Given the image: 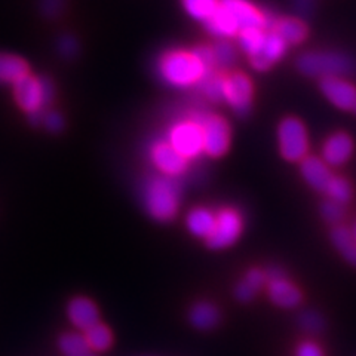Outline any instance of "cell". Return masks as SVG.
<instances>
[{
    "label": "cell",
    "instance_id": "obj_1",
    "mask_svg": "<svg viewBox=\"0 0 356 356\" xmlns=\"http://www.w3.org/2000/svg\"><path fill=\"white\" fill-rule=\"evenodd\" d=\"M207 72V67L193 51H168L158 61L159 77L174 88H191L197 85Z\"/></svg>",
    "mask_w": 356,
    "mask_h": 356
},
{
    "label": "cell",
    "instance_id": "obj_2",
    "mask_svg": "<svg viewBox=\"0 0 356 356\" xmlns=\"http://www.w3.org/2000/svg\"><path fill=\"white\" fill-rule=\"evenodd\" d=\"M180 184L172 177H150L144 184L143 199L147 213L158 221L174 218L180 204Z\"/></svg>",
    "mask_w": 356,
    "mask_h": 356
},
{
    "label": "cell",
    "instance_id": "obj_3",
    "mask_svg": "<svg viewBox=\"0 0 356 356\" xmlns=\"http://www.w3.org/2000/svg\"><path fill=\"white\" fill-rule=\"evenodd\" d=\"M298 70L314 77H341L353 70V61L339 52H306L297 61Z\"/></svg>",
    "mask_w": 356,
    "mask_h": 356
},
{
    "label": "cell",
    "instance_id": "obj_4",
    "mask_svg": "<svg viewBox=\"0 0 356 356\" xmlns=\"http://www.w3.org/2000/svg\"><path fill=\"white\" fill-rule=\"evenodd\" d=\"M18 106L30 115L40 113L54 98V86L44 77L27 74L14 85Z\"/></svg>",
    "mask_w": 356,
    "mask_h": 356
},
{
    "label": "cell",
    "instance_id": "obj_5",
    "mask_svg": "<svg viewBox=\"0 0 356 356\" xmlns=\"http://www.w3.org/2000/svg\"><path fill=\"white\" fill-rule=\"evenodd\" d=\"M166 141L187 161L197 158L204 152L202 128L197 119L178 120L170 128Z\"/></svg>",
    "mask_w": 356,
    "mask_h": 356
},
{
    "label": "cell",
    "instance_id": "obj_6",
    "mask_svg": "<svg viewBox=\"0 0 356 356\" xmlns=\"http://www.w3.org/2000/svg\"><path fill=\"white\" fill-rule=\"evenodd\" d=\"M281 154L289 162L303 161L309 150L306 127L296 118H286L277 128Z\"/></svg>",
    "mask_w": 356,
    "mask_h": 356
},
{
    "label": "cell",
    "instance_id": "obj_7",
    "mask_svg": "<svg viewBox=\"0 0 356 356\" xmlns=\"http://www.w3.org/2000/svg\"><path fill=\"white\" fill-rule=\"evenodd\" d=\"M202 128L204 152L213 158H220L229 149L230 128L227 122L216 115H207L197 119Z\"/></svg>",
    "mask_w": 356,
    "mask_h": 356
},
{
    "label": "cell",
    "instance_id": "obj_8",
    "mask_svg": "<svg viewBox=\"0 0 356 356\" xmlns=\"http://www.w3.org/2000/svg\"><path fill=\"white\" fill-rule=\"evenodd\" d=\"M222 99L232 107L235 113L247 115L252 103V83L243 73H232L225 76Z\"/></svg>",
    "mask_w": 356,
    "mask_h": 356
},
{
    "label": "cell",
    "instance_id": "obj_9",
    "mask_svg": "<svg viewBox=\"0 0 356 356\" xmlns=\"http://www.w3.org/2000/svg\"><path fill=\"white\" fill-rule=\"evenodd\" d=\"M267 291L272 302L282 309H294L302 305L303 294L300 289L286 280V275L281 269H273L266 273Z\"/></svg>",
    "mask_w": 356,
    "mask_h": 356
},
{
    "label": "cell",
    "instance_id": "obj_10",
    "mask_svg": "<svg viewBox=\"0 0 356 356\" xmlns=\"http://www.w3.org/2000/svg\"><path fill=\"white\" fill-rule=\"evenodd\" d=\"M241 229L242 221L236 211L222 209L216 216V226L207 238V245L211 250H225L236 242Z\"/></svg>",
    "mask_w": 356,
    "mask_h": 356
},
{
    "label": "cell",
    "instance_id": "obj_11",
    "mask_svg": "<svg viewBox=\"0 0 356 356\" xmlns=\"http://www.w3.org/2000/svg\"><path fill=\"white\" fill-rule=\"evenodd\" d=\"M149 156L156 168L166 177L174 178L187 170V159L166 140H156L149 149Z\"/></svg>",
    "mask_w": 356,
    "mask_h": 356
},
{
    "label": "cell",
    "instance_id": "obj_12",
    "mask_svg": "<svg viewBox=\"0 0 356 356\" xmlns=\"http://www.w3.org/2000/svg\"><path fill=\"white\" fill-rule=\"evenodd\" d=\"M220 6L235 18L241 30L243 29H264V13L255 8L250 0H220Z\"/></svg>",
    "mask_w": 356,
    "mask_h": 356
},
{
    "label": "cell",
    "instance_id": "obj_13",
    "mask_svg": "<svg viewBox=\"0 0 356 356\" xmlns=\"http://www.w3.org/2000/svg\"><path fill=\"white\" fill-rule=\"evenodd\" d=\"M321 91L330 102L341 110H353L356 88L341 77H325L321 81Z\"/></svg>",
    "mask_w": 356,
    "mask_h": 356
},
{
    "label": "cell",
    "instance_id": "obj_14",
    "mask_svg": "<svg viewBox=\"0 0 356 356\" xmlns=\"http://www.w3.org/2000/svg\"><path fill=\"white\" fill-rule=\"evenodd\" d=\"M285 51H286V43L277 36L275 31L267 30L260 49L257 51V54L252 55L250 61L254 69L263 72L269 69V67L273 65L277 60H281Z\"/></svg>",
    "mask_w": 356,
    "mask_h": 356
},
{
    "label": "cell",
    "instance_id": "obj_15",
    "mask_svg": "<svg viewBox=\"0 0 356 356\" xmlns=\"http://www.w3.org/2000/svg\"><path fill=\"white\" fill-rule=\"evenodd\" d=\"M353 153V141L344 132L330 136L322 146V161L328 166H341L346 163Z\"/></svg>",
    "mask_w": 356,
    "mask_h": 356
},
{
    "label": "cell",
    "instance_id": "obj_16",
    "mask_svg": "<svg viewBox=\"0 0 356 356\" xmlns=\"http://www.w3.org/2000/svg\"><path fill=\"white\" fill-rule=\"evenodd\" d=\"M300 172H302L305 181L319 192H325L327 186L334 177L330 171V166L318 156H306L300 165Z\"/></svg>",
    "mask_w": 356,
    "mask_h": 356
},
{
    "label": "cell",
    "instance_id": "obj_17",
    "mask_svg": "<svg viewBox=\"0 0 356 356\" xmlns=\"http://www.w3.org/2000/svg\"><path fill=\"white\" fill-rule=\"evenodd\" d=\"M67 315H69L72 324L82 331H88L99 322L97 306L85 297L73 298L67 307Z\"/></svg>",
    "mask_w": 356,
    "mask_h": 356
},
{
    "label": "cell",
    "instance_id": "obj_18",
    "mask_svg": "<svg viewBox=\"0 0 356 356\" xmlns=\"http://www.w3.org/2000/svg\"><path fill=\"white\" fill-rule=\"evenodd\" d=\"M205 27L211 33V35L218 38V39H222V40H226L233 36H238L241 31L235 18H233L227 13V10L221 6H218L214 15L205 22Z\"/></svg>",
    "mask_w": 356,
    "mask_h": 356
},
{
    "label": "cell",
    "instance_id": "obj_19",
    "mask_svg": "<svg viewBox=\"0 0 356 356\" xmlns=\"http://www.w3.org/2000/svg\"><path fill=\"white\" fill-rule=\"evenodd\" d=\"M29 74L27 63L10 54H0V83L15 85Z\"/></svg>",
    "mask_w": 356,
    "mask_h": 356
},
{
    "label": "cell",
    "instance_id": "obj_20",
    "mask_svg": "<svg viewBox=\"0 0 356 356\" xmlns=\"http://www.w3.org/2000/svg\"><path fill=\"white\" fill-rule=\"evenodd\" d=\"M191 324L199 331H209L218 325L220 322V312L218 309L208 302L196 303L191 309Z\"/></svg>",
    "mask_w": 356,
    "mask_h": 356
},
{
    "label": "cell",
    "instance_id": "obj_21",
    "mask_svg": "<svg viewBox=\"0 0 356 356\" xmlns=\"http://www.w3.org/2000/svg\"><path fill=\"white\" fill-rule=\"evenodd\" d=\"M186 225L192 235L207 239L214 230L216 216L207 208H195L188 213Z\"/></svg>",
    "mask_w": 356,
    "mask_h": 356
},
{
    "label": "cell",
    "instance_id": "obj_22",
    "mask_svg": "<svg viewBox=\"0 0 356 356\" xmlns=\"http://www.w3.org/2000/svg\"><path fill=\"white\" fill-rule=\"evenodd\" d=\"M272 31H275L286 44L302 43L307 36V27L305 22L297 18H277Z\"/></svg>",
    "mask_w": 356,
    "mask_h": 356
},
{
    "label": "cell",
    "instance_id": "obj_23",
    "mask_svg": "<svg viewBox=\"0 0 356 356\" xmlns=\"http://www.w3.org/2000/svg\"><path fill=\"white\" fill-rule=\"evenodd\" d=\"M266 284V273L260 269H252L242 277V281L235 288V297L242 303H250L260 293Z\"/></svg>",
    "mask_w": 356,
    "mask_h": 356
},
{
    "label": "cell",
    "instance_id": "obj_24",
    "mask_svg": "<svg viewBox=\"0 0 356 356\" xmlns=\"http://www.w3.org/2000/svg\"><path fill=\"white\" fill-rule=\"evenodd\" d=\"M331 242L341 257L356 267V241L352 230L344 226H336L331 232Z\"/></svg>",
    "mask_w": 356,
    "mask_h": 356
},
{
    "label": "cell",
    "instance_id": "obj_25",
    "mask_svg": "<svg viewBox=\"0 0 356 356\" xmlns=\"http://www.w3.org/2000/svg\"><path fill=\"white\" fill-rule=\"evenodd\" d=\"M58 346L64 356H95L81 334H64L60 337Z\"/></svg>",
    "mask_w": 356,
    "mask_h": 356
},
{
    "label": "cell",
    "instance_id": "obj_26",
    "mask_svg": "<svg viewBox=\"0 0 356 356\" xmlns=\"http://www.w3.org/2000/svg\"><path fill=\"white\" fill-rule=\"evenodd\" d=\"M186 13L193 19L207 22L220 6V0H181Z\"/></svg>",
    "mask_w": 356,
    "mask_h": 356
},
{
    "label": "cell",
    "instance_id": "obj_27",
    "mask_svg": "<svg viewBox=\"0 0 356 356\" xmlns=\"http://www.w3.org/2000/svg\"><path fill=\"white\" fill-rule=\"evenodd\" d=\"M83 337L89 344V348L94 352H104L111 346V343H113V337H111L110 330L106 325L99 324V322L92 328L85 331Z\"/></svg>",
    "mask_w": 356,
    "mask_h": 356
},
{
    "label": "cell",
    "instance_id": "obj_28",
    "mask_svg": "<svg viewBox=\"0 0 356 356\" xmlns=\"http://www.w3.org/2000/svg\"><path fill=\"white\" fill-rule=\"evenodd\" d=\"M325 193L328 195L330 200H334V202L340 205H346L353 197V188L346 178L332 177L330 184L325 188Z\"/></svg>",
    "mask_w": 356,
    "mask_h": 356
},
{
    "label": "cell",
    "instance_id": "obj_29",
    "mask_svg": "<svg viewBox=\"0 0 356 356\" xmlns=\"http://www.w3.org/2000/svg\"><path fill=\"white\" fill-rule=\"evenodd\" d=\"M199 86L202 94L208 99H211V102H221L222 86H225V76L216 73L214 70H209L202 77V81L199 82Z\"/></svg>",
    "mask_w": 356,
    "mask_h": 356
},
{
    "label": "cell",
    "instance_id": "obj_30",
    "mask_svg": "<svg viewBox=\"0 0 356 356\" xmlns=\"http://www.w3.org/2000/svg\"><path fill=\"white\" fill-rule=\"evenodd\" d=\"M266 31L267 30L264 29H243L239 31V47L250 58L260 49L266 36Z\"/></svg>",
    "mask_w": 356,
    "mask_h": 356
},
{
    "label": "cell",
    "instance_id": "obj_31",
    "mask_svg": "<svg viewBox=\"0 0 356 356\" xmlns=\"http://www.w3.org/2000/svg\"><path fill=\"white\" fill-rule=\"evenodd\" d=\"M211 49H213L216 65L222 67V69H227V67L235 64L238 52L232 43L226 40H220L214 44V47H211Z\"/></svg>",
    "mask_w": 356,
    "mask_h": 356
},
{
    "label": "cell",
    "instance_id": "obj_32",
    "mask_svg": "<svg viewBox=\"0 0 356 356\" xmlns=\"http://www.w3.org/2000/svg\"><path fill=\"white\" fill-rule=\"evenodd\" d=\"M321 214L330 225L339 226V222L344 218V205L334 202V200H327L321 207Z\"/></svg>",
    "mask_w": 356,
    "mask_h": 356
},
{
    "label": "cell",
    "instance_id": "obj_33",
    "mask_svg": "<svg viewBox=\"0 0 356 356\" xmlns=\"http://www.w3.org/2000/svg\"><path fill=\"white\" fill-rule=\"evenodd\" d=\"M300 327H302L305 331L312 332V334H318L322 330H324V319L316 312H305L300 316Z\"/></svg>",
    "mask_w": 356,
    "mask_h": 356
},
{
    "label": "cell",
    "instance_id": "obj_34",
    "mask_svg": "<svg viewBox=\"0 0 356 356\" xmlns=\"http://www.w3.org/2000/svg\"><path fill=\"white\" fill-rule=\"evenodd\" d=\"M77 49L79 47H77V42L73 36H63L58 40V51L64 58H73L77 54Z\"/></svg>",
    "mask_w": 356,
    "mask_h": 356
},
{
    "label": "cell",
    "instance_id": "obj_35",
    "mask_svg": "<svg viewBox=\"0 0 356 356\" xmlns=\"http://www.w3.org/2000/svg\"><path fill=\"white\" fill-rule=\"evenodd\" d=\"M42 124L52 132H60L64 128V119L57 111H44Z\"/></svg>",
    "mask_w": 356,
    "mask_h": 356
},
{
    "label": "cell",
    "instance_id": "obj_36",
    "mask_svg": "<svg viewBox=\"0 0 356 356\" xmlns=\"http://www.w3.org/2000/svg\"><path fill=\"white\" fill-rule=\"evenodd\" d=\"M40 8L44 15L49 18H55L61 14V10L64 8V0H42Z\"/></svg>",
    "mask_w": 356,
    "mask_h": 356
},
{
    "label": "cell",
    "instance_id": "obj_37",
    "mask_svg": "<svg viewBox=\"0 0 356 356\" xmlns=\"http://www.w3.org/2000/svg\"><path fill=\"white\" fill-rule=\"evenodd\" d=\"M196 57L202 61V64L207 67V70H214L216 63H214V55H213V49L211 47H197L195 51Z\"/></svg>",
    "mask_w": 356,
    "mask_h": 356
},
{
    "label": "cell",
    "instance_id": "obj_38",
    "mask_svg": "<svg viewBox=\"0 0 356 356\" xmlns=\"http://www.w3.org/2000/svg\"><path fill=\"white\" fill-rule=\"evenodd\" d=\"M296 356H324V352L314 341H305L297 348Z\"/></svg>",
    "mask_w": 356,
    "mask_h": 356
},
{
    "label": "cell",
    "instance_id": "obj_39",
    "mask_svg": "<svg viewBox=\"0 0 356 356\" xmlns=\"http://www.w3.org/2000/svg\"><path fill=\"white\" fill-rule=\"evenodd\" d=\"M294 3L300 14H309L314 8V0H296Z\"/></svg>",
    "mask_w": 356,
    "mask_h": 356
},
{
    "label": "cell",
    "instance_id": "obj_40",
    "mask_svg": "<svg viewBox=\"0 0 356 356\" xmlns=\"http://www.w3.org/2000/svg\"><path fill=\"white\" fill-rule=\"evenodd\" d=\"M352 235H353V238H355V241H356V222H355V226L352 227Z\"/></svg>",
    "mask_w": 356,
    "mask_h": 356
},
{
    "label": "cell",
    "instance_id": "obj_41",
    "mask_svg": "<svg viewBox=\"0 0 356 356\" xmlns=\"http://www.w3.org/2000/svg\"><path fill=\"white\" fill-rule=\"evenodd\" d=\"M353 111L356 113V103H355V107H353Z\"/></svg>",
    "mask_w": 356,
    "mask_h": 356
}]
</instances>
